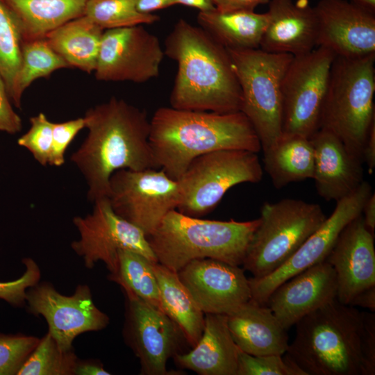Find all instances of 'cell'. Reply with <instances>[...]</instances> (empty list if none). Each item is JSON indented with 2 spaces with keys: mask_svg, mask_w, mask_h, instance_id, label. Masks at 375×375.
I'll return each instance as SVG.
<instances>
[{
  "mask_svg": "<svg viewBox=\"0 0 375 375\" xmlns=\"http://www.w3.org/2000/svg\"><path fill=\"white\" fill-rule=\"evenodd\" d=\"M83 118L88 134L71 161L85 178L90 201L107 197L115 171L155 168L150 119L144 110L112 97L88 109Z\"/></svg>",
  "mask_w": 375,
  "mask_h": 375,
  "instance_id": "obj_1",
  "label": "cell"
},
{
  "mask_svg": "<svg viewBox=\"0 0 375 375\" xmlns=\"http://www.w3.org/2000/svg\"><path fill=\"white\" fill-rule=\"evenodd\" d=\"M163 50L177 63L171 107L218 113L241 110V90L229 53L205 30L180 19Z\"/></svg>",
  "mask_w": 375,
  "mask_h": 375,
  "instance_id": "obj_2",
  "label": "cell"
},
{
  "mask_svg": "<svg viewBox=\"0 0 375 375\" xmlns=\"http://www.w3.org/2000/svg\"><path fill=\"white\" fill-rule=\"evenodd\" d=\"M149 143L156 169L178 180L190 163L222 150H262L258 134L241 111L218 113L158 108L150 119Z\"/></svg>",
  "mask_w": 375,
  "mask_h": 375,
  "instance_id": "obj_3",
  "label": "cell"
},
{
  "mask_svg": "<svg viewBox=\"0 0 375 375\" xmlns=\"http://www.w3.org/2000/svg\"><path fill=\"white\" fill-rule=\"evenodd\" d=\"M295 325L285 354L306 375H362L357 308L335 298Z\"/></svg>",
  "mask_w": 375,
  "mask_h": 375,
  "instance_id": "obj_4",
  "label": "cell"
},
{
  "mask_svg": "<svg viewBox=\"0 0 375 375\" xmlns=\"http://www.w3.org/2000/svg\"><path fill=\"white\" fill-rule=\"evenodd\" d=\"M259 223V218L245 222L203 219L173 210L147 239L158 262L177 273L200 258L240 266Z\"/></svg>",
  "mask_w": 375,
  "mask_h": 375,
  "instance_id": "obj_5",
  "label": "cell"
},
{
  "mask_svg": "<svg viewBox=\"0 0 375 375\" xmlns=\"http://www.w3.org/2000/svg\"><path fill=\"white\" fill-rule=\"evenodd\" d=\"M374 62L375 53L359 58L335 56L319 121V128L334 134L362 160V149L375 121Z\"/></svg>",
  "mask_w": 375,
  "mask_h": 375,
  "instance_id": "obj_6",
  "label": "cell"
},
{
  "mask_svg": "<svg viewBox=\"0 0 375 375\" xmlns=\"http://www.w3.org/2000/svg\"><path fill=\"white\" fill-rule=\"evenodd\" d=\"M259 219L242 265L256 278L267 276L281 267L322 224L326 216L317 203L287 198L265 202Z\"/></svg>",
  "mask_w": 375,
  "mask_h": 375,
  "instance_id": "obj_7",
  "label": "cell"
},
{
  "mask_svg": "<svg viewBox=\"0 0 375 375\" xmlns=\"http://www.w3.org/2000/svg\"><path fill=\"white\" fill-rule=\"evenodd\" d=\"M227 50L241 90L240 111L253 125L264 151L282 133V83L293 56L260 49Z\"/></svg>",
  "mask_w": 375,
  "mask_h": 375,
  "instance_id": "obj_8",
  "label": "cell"
},
{
  "mask_svg": "<svg viewBox=\"0 0 375 375\" xmlns=\"http://www.w3.org/2000/svg\"><path fill=\"white\" fill-rule=\"evenodd\" d=\"M263 176L257 153L222 150L194 159L177 180L181 202L177 210L200 217L213 210L233 186L259 183Z\"/></svg>",
  "mask_w": 375,
  "mask_h": 375,
  "instance_id": "obj_9",
  "label": "cell"
},
{
  "mask_svg": "<svg viewBox=\"0 0 375 375\" xmlns=\"http://www.w3.org/2000/svg\"><path fill=\"white\" fill-rule=\"evenodd\" d=\"M107 197L116 214L148 237L177 209L181 191L178 181L160 169H119L110 178Z\"/></svg>",
  "mask_w": 375,
  "mask_h": 375,
  "instance_id": "obj_10",
  "label": "cell"
},
{
  "mask_svg": "<svg viewBox=\"0 0 375 375\" xmlns=\"http://www.w3.org/2000/svg\"><path fill=\"white\" fill-rule=\"evenodd\" d=\"M335 57L331 51L320 46L293 56L282 83V133L310 138L319 130Z\"/></svg>",
  "mask_w": 375,
  "mask_h": 375,
  "instance_id": "obj_11",
  "label": "cell"
},
{
  "mask_svg": "<svg viewBox=\"0 0 375 375\" xmlns=\"http://www.w3.org/2000/svg\"><path fill=\"white\" fill-rule=\"evenodd\" d=\"M73 223L80 238L71 247L92 269L99 261L105 263L110 274L116 272L117 253L127 249L142 254L153 262H158L147 237L135 225L115 212L108 197L94 202L92 213L75 217Z\"/></svg>",
  "mask_w": 375,
  "mask_h": 375,
  "instance_id": "obj_12",
  "label": "cell"
},
{
  "mask_svg": "<svg viewBox=\"0 0 375 375\" xmlns=\"http://www.w3.org/2000/svg\"><path fill=\"white\" fill-rule=\"evenodd\" d=\"M372 194L371 185L363 181L355 191L338 201L331 215L281 267L262 278H249L251 299L266 304L271 294L281 284L325 260L342 230L362 213L363 206Z\"/></svg>",
  "mask_w": 375,
  "mask_h": 375,
  "instance_id": "obj_13",
  "label": "cell"
},
{
  "mask_svg": "<svg viewBox=\"0 0 375 375\" xmlns=\"http://www.w3.org/2000/svg\"><path fill=\"white\" fill-rule=\"evenodd\" d=\"M164 50L142 25L103 31L94 75L98 81L142 83L159 75Z\"/></svg>",
  "mask_w": 375,
  "mask_h": 375,
  "instance_id": "obj_14",
  "label": "cell"
},
{
  "mask_svg": "<svg viewBox=\"0 0 375 375\" xmlns=\"http://www.w3.org/2000/svg\"><path fill=\"white\" fill-rule=\"evenodd\" d=\"M126 297L124 335L140 360V374H168L167 360L188 344L183 333L161 310L136 297Z\"/></svg>",
  "mask_w": 375,
  "mask_h": 375,
  "instance_id": "obj_15",
  "label": "cell"
},
{
  "mask_svg": "<svg viewBox=\"0 0 375 375\" xmlns=\"http://www.w3.org/2000/svg\"><path fill=\"white\" fill-rule=\"evenodd\" d=\"M26 301L31 312L46 319L48 332L63 351L72 350L78 335L100 331L109 324L108 316L94 303L87 285H78L72 295L65 296L51 284L37 283L26 291Z\"/></svg>",
  "mask_w": 375,
  "mask_h": 375,
  "instance_id": "obj_16",
  "label": "cell"
},
{
  "mask_svg": "<svg viewBox=\"0 0 375 375\" xmlns=\"http://www.w3.org/2000/svg\"><path fill=\"white\" fill-rule=\"evenodd\" d=\"M313 8L317 47L347 58L375 53L374 11L347 0H319Z\"/></svg>",
  "mask_w": 375,
  "mask_h": 375,
  "instance_id": "obj_17",
  "label": "cell"
},
{
  "mask_svg": "<svg viewBox=\"0 0 375 375\" xmlns=\"http://www.w3.org/2000/svg\"><path fill=\"white\" fill-rule=\"evenodd\" d=\"M178 275L204 314L228 315L251 299L249 278L237 265L212 258L195 259Z\"/></svg>",
  "mask_w": 375,
  "mask_h": 375,
  "instance_id": "obj_18",
  "label": "cell"
},
{
  "mask_svg": "<svg viewBox=\"0 0 375 375\" xmlns=\"http://www.w3.org/2000/svg\"><path fill=\"white\" fill-rule=\"evenodd\" d=\"M325 260L335 272L336 299L340 303L350 305L358 294L375 286L374 233L362 213L342 230Z\"/></svg>",
  "mask_w": 375,
  "mask_h": 375,
  "instance_id": "obj_19",
  "label": "cell"
},
{
  "mask_svg": "<svg viewBox=\"0 0 375 375\" xmlns=\"http://www.w3.org/2000/svg\"><path fill=\"white\" fill-rule=\"evenodd\" d=\"M336 295L335 272L324 260L278 286L266 305L288 331L303 317L336 298Z\"/></svg>",
  "mask_w": 375,
  "mask_h": 375,
  "instance_id": "obj_20",
  "label": "cell"
},
{
  "mask_svg": "<svg viewBox=\"0 0 375 375\" xmlns=\"http://www.w3.org/2000/svg\"><path fill=\"white\" fill-rule=\"evenodd\" d=\"M314 149L312 179L318 194L338 201L362 183V160L351 153L330 131L319 128L310 138Z\"/></svg>",
  "mask_w": 375,
  "mask_h": 375,
  "instance_id": "obj_21",
  "label": "cell"
},
{
  "mask_svg": "<svg viewBox=\"0 0 375 375\" xmlns=\"http://www.w3.org/2000/svg\"><path fill=\"white\" fill-rule=\"evenodd\" d=\"M267 12L268 23L259 49L297 56L317 47V19L307 0H270Z\"/></svg>",
  "mask_w": 375,
  "mask_h": 375,
  "instance_id": "obj_22",
  "label": "cell"
},
{
  "mask_svg": "<svg viewBox=\"0 0 375 375\" xmlns=\"http://www.w3.org/2000/svg\"><path fill=\"white\" fill-rule=\"evenodd\" d=\"M226 317L231 336L242 351L253 356L286 353L287 330L266 304L251 299Z\"/></svg>",
  "mask_w": 375,
  "mask_h": 375,
  "instance_id": "obj_23",
  "label": "cell"
},
{
  "mask_svg": "<svg viewBox=\"0 0 375 375\" xmlns=\"http://www.w3.org/2000/svg\"><path fill=\"white\" fill-rule=\"evenodd\" d=\"M239 349L226 315L205 314L203 331L197 344L173 358L181 368L200 375H237Z\"/></svg>",
  "mask_w": 375,
  "mask_h": 375,
  "instance_id": "obj_24",
  "label": "cell"
},
{
  "mask_svg": "<svg viewBox=\"0 0 375 375\" xmlns=\"http://www.w3.org/2000/svg\"><path fill=\"white\" fill-rule=\"evenodd\" d=\"M267 12L254 10H211L199 12V26L227 49L248 50L260 48L268 23Z\"/></svg>",
  "mask_w": 375,
  "mask_h": 375,
  "instance_id": "obj_25",
  "label": "cell"
},
{
  "mask_svg": "<svg viewBox=\"0 0 375 375\" xmlns=\"http://www.w3.org/2000/svg\"><path fill=\"white\" fill-rule=\"evenodd\" d=\"M104 30L83 15L48 33V45L72 68L94 72Z\"/></svg>",
  "mask_w": 375,
  "mask_h": 375,
  "instance_id": "obj_26",
  "label": "cell"
},
{
  "mask_svg": "<svg viewBox=\"0 0 375 375\" xmlns=\"http://www.w3.org/2000/svg\"><path fill=\"white\" fill-rule=\"evenodd\" d=\"M264 153V169L276 189L312 178L314 149L310 138L282 133Z\"/></svg>",
  "mask_w": 375,
  "mask_h": 375,
  "instance_id": "obj_27",
  "label": "cell"
},
{
  "mask_svg": "<svg viewBox=\"0 0 375 375\" xmlns=\"http://www.w3.org/2000/svg\"><path fill=\"white\" fill-rule=\"evenodd\" d=\"M15 16L23 40L44 38L63 24L83 16L88 0H3Z\"/></svg>",
  "mask_w": 375,
  "mask_h": 375,
  "instance_id": "obj_28",
  "label": "cell"
},
{
  "mask_svg": "<svg viewBox=\"0 0 375 375\" xmlns=\"http://www.w3.org/2000/svg\"><path fill=\"white\" fill-rule=\"evenodd\" d=\"M162 310L181 328L192 348L201 337L205 314L175 272L158 262L153 263Z\"/></svg>",
  "mask_w": 375,
  "mask_h": 375,
  "instance_id": "obj_29",
  "label": "cell"
},
{
  "mask_svg": "<svg viewBox=\"0 0 375 375\" xmlns=\"http://www.w3.org/2000/svg\"><path fill=\"white\" fill-rule=\"evenodd\" d=\"M153 263L139 253L121 249L117 253V271L108 278L119 284L126 295L136 297L162 310Z\"/></svg>",
  "mask_w": 375,
  "mask_h": 375,
  "instance_id": "obj_30",
  "label": "cell"
},
{
  "mask_svg": "<svg viewBox=\"0 0 375 375\" xmlns=\"http://www.w3.org/2000/svg\"><path fill=\"white\" fill-rule=\"evenodd\" d=\"M72 68L46 42L44 38L23 40L21 65L10 97L12 103L21 108L22 97L28 87L39 78H47L58 69Z\"/></svg>",
  "mask_w": 375,
  "mask_h": 375,
  "instance_id": "obj_31",
  "label": "cell"
},
{
  "mask_svg": "<svg viewBox=\"0 0 375 375\" xmlns=\"http://www.w3.org/2000/svg\"><path fill=\"white\" fill-rule=\"evenodd\" d=\"M84 15L104 31L151 24L160 20L158 15L138 11L136 0H88Z\"/></svg>",
  "mask_w": 375,
  "mask_h": 375,
  "instance_id": "obj_32",
  "label": "cell"
},
{
  "mask_svg": "<svg viewBox=\"0 0 375 375\" xmlns=\"http://www.w3.org/2000/svg\"><path fill=\"white\" fill-rule=\"evenodd\" d=\"M78 359L73 350H62L48 332L28 356L18 375H72Z\"/></svg>",
  "mask_w": 375,
  "mask_h": 375,
  "instance_id": "obj_33",
  "label": "cell"
},
{
  "mask_svg": "<svg viewBox=\"0 0 375 375\" xmlns=\"http://www.w3.org/2000/svg\"><path fill=\"white\" fill-rule=\"evenodd\" d=\"M22 36L17 22L3 0H0V74L10 99L21 65Z\"/></svg>",
  "mask_w": 375,
  "mask_h": 375,
  "instance_id": "obj_34",
  "label": "cell"
},
{
  "mask_svg": "<svg viewBox=\"0 0 375 375\" xmlns=\"http://www.w3.org/2000/svg\"><path fill=\"white\" fill-rule=\"evenodd\" d=\"M237 375H306L285 354L253 356L239 349Z\"/></svg>",
  "mask_w": 375,
  "mask_h": 375,
  "instance_id": "obj_35",
  "label": "cell"
},
{
  "mask_svg": "<svg viewBox=\"0 0 375 375\" xmlns=\"http://www.w3.org/2000/svg\"><path fill=\"white\" fill-rule=\"evenodd\" d=\"M31 126L18 140L17 144L26 148L42 166L49 165L53 142V122L43 112L30 118Z\"/></svg>",
  "mask_w": 375,
  "mask_h": 375,
  "instance_id": "obj_36",
  "label": "cell"
},
{
  "mask_svg": "<svg viewBox=\"0 0 375 375\" xmlns=\"http://www.w3.org/2000/svg\"><path fill=\"white\" fill-rule=\"evenodd\" d=\"M40 340L34 336L0 333V375L17 374Z\"/></svg>",
  "mask_w": 375,
  "mask_h": 375,
  "instance_id": "obj_37",
  "label": "cell"
},
{
  "mask_svg": "<svg viewBox=\"0 0 375 375\" xmlns=\"http://www.w3.org/2000/svg\"><path fill=\"white\" fill-rule=\"evenodd\" d=\"M23 263L26 270L18 279L6 283L0 282V298L15 306L26 301V289L35 285L40 278V271L31 258H25Z\"/></svg>",
  "mask_w": 375,
  "mask_h": 375,
  "instance_id": "obj_38",
  "label": "cell"
},
{
  "mask_svg": "<svg viewBox=\"0 0 375 375\" xmlns=\"http://www.w3.org/2000/svg\"><path fill=\"white\" fill-rule=\"evenodd\" d=\"M85 127L83 117L53 123V142L49 165L60 167L65 163L67 147L79 131Z\"/></svg>",
  "mask_w": 375,
  "mask_h": 375,
  "instance_id": "obj_39",
  "label": "cell"
},
{
  "mask_svg": "<svg viewBox=\"0 0 375 375\" xmlns=\"http://www.w3.org/2000/svg\"><path fill=\"white\" fill-rule=\"evenodd\" d=\"M359 343L362 362V375H374L375 314L373 312H361Z\"/></svg>",
  "mask_w": 375,
  "mask_h": 375,
  "instance_id": "obj_40",
  "label": "cell"
},
{
  "mask_svg": "<svg viewBox=\"0 0 375 375\" xmlns=\"http://www.w3.org/2000/svg\"><path fill=\"white\" fill-rule=\"evenodd\" d=\"M12 104L6 85L0 74V131L16 134L21 131L22 122Z\"/></svg>",
  "mask_w": 375,
  "mask_h": 375,
  "instance_id": "obj_41",
  "label": "cell"
},
{
  "mask_svg": "<svg viewBox=\"0 0 375 375\" xmlns=\"http://www.w3.org/2000/svg\"><path fill=\"white\" fill-rule=\"evenodd\" d=\"M270 0H212L215 8L219 10H254L258 5Z\"/></svg>",
  "mask_w": 375,
  "mask_h": 375,
  "instance_id": "obj_42",
  "label": "cell"
},
{
  "mask_svg": "<svg viewBox=\"0 0 375 375\" xmlns=\"http://www.w3.org/2000/svg\"><path fill=\"white\" fill-rule=\"evenodd\" d=\"M362 162H365L369 174L375 167V121L372 124L362 152Z\"/></svg>",
  "mask_w": 375,
  "mask_h": 375,
  "instance_id": "obj_43",
  "label": "cell"
},
{
  "mask_svg": "<svg viewBox=\"0 0 375 375\" xmlns=\"http://www.w3.org/2000/svg\"><path fill=\"white\" fill-rule=\"evenodd\" d=\"M75 375H109L103 365L97 361L78 360L74 369Z\"/></svg>",
  "mask_w": 375,
  "mask_h": 375,
  "instance_id": "obj_44",
  "label": "cell"
},
{
  "mask_svg": "<svg viewBox=\"0 0 375 375\" xmlns=\"http://www.w3.org/2000/svg\"><path fill=\"white\" fill-rule=\"evenodd\" d=\"M174 5H176V0H136L138 11L145 14L167 8Z\"/></svg>",
  "mask_w": 375,
  "mask_h": 375,
  "instance_id": "obj_45",
  "label": "cell"
},
{
  "mask_svg": "<svg viewBox=\"0 0 375 375\" xmlns=\"http://www.w3.org/2000/svg\"><path fill=\"white\" fill-rule=\"evenodd\" d=\"M349 306H360L375 312V286L371 287L358 294Z\"/></svg>",
  "mask_w": 375,
  "mask_h": 375,
  "instance_id": "obj_46",
  "label": "cell"
},
{
  "mask_svg": "<svg viewBox=\"0 0 375 375\" xmlns=\"http://www.w3.org/2000/svg\"><path fill=\"white\" fill-rule=\"evenodd\" d=\"M362 215L367 228L372 233L375 229V194H372L366 201L362 210Z\"/></svg>",
  "mask_w": 375,
  "mask_h": 375,
  "instance_id": "obj_47",
  "label": "cell"
},
{
  "mask_svg": "<svg viewBox=\"0 0 375 375\" xmlns=\"http://www.w3.org/2000/svg\"><path fill=\"white\" fill-rule=\"evenodd\" d=\"M176 4L196 8L202 11L211 10L215 8L212 0H176Z\"/></svg>",
  "mask_w": 375,
  "mask_h": 375,
  "instance_id": "obj_48",
  "label": "cell"
},
{
  "mask_svg": "<svg viewBox=\"0 0 375 375\" xmlns=\"http://www.w3.org/2000/svg\"><path fill=\"white\" fill-rule=\"evenodd\" d=\"M352 1L372 11L375 10V0H352Z\"/></svg>",
  "mask_w": 375,
  "mask_h": 375,
  "instance_id": "obj_49",
  "label": "cell"
}]
</instances>
